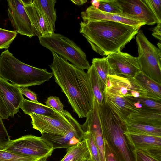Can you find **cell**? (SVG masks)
I'll use <instances>...</instances> for the list:
<instances>
[{
    "label": "cell",
    "mask_w": 161,
    "mask_h": 161,
    "mask_svg": "<svg viewBox=\"0 0 161 161\" xmlns=\"http://www.w3.org/2000/svg\"><path fill=\"white\" fill-rule=\"evenodd\" d=\"M49 67L55 81L79 118H86L92 110L94 95L88 74L54 52Z\"/></svg>",
    "instance_id": "obj_1"
},
{
    "label": "cell",
    "mask_w": 161,
    "mask_h": 161,
    "mask_svg": "<svg viewBox=\"0 0 161 161\" xmlns=\"http://www.w3.org/2000/svg\"><path fill=\"white\" fill-rule=\"evenodd\" d=\"M80 25V32L92 49L101 56L121 51L135 38L140 28L109 21H81Z\"/></svg>",
    "instance_id": "obj_2"
},
{
    "label": "cell",
    "mask_w": 161,
    "mask_h": 161,
    "mask_svg": "<svg viewBox=\"0 0 161 161\" xmlns=\"http://www.w3.org/2000/svg\"><path fill=\"white\" fill-rule=\"evenodd\" d=\"M53 76L47 70L27 64L17 59L8 49L0 56V77L21 87L40 85Z\"/></svg>",
    "instance_id": "obj_3"
},
{
    "label": "cell",
    "mask_w": 161,
    "mask_h": 161,
    "mask_svg": "<svg viewBox=\"0 0 161 161\" xmlns=\"http://www.w3.org/2000/svg\"><path fill=\"white\" fill-rule=\"evenodd\" d=\"M97 107L104 139L110 141L121 161H133L123 122L106 103L101 105L97 103Z\"/></svg>",
    "instance_id": "obj_4"
},
{
    "label": "cell",
    "mask_w": 161,
    "mask_h": 161,
    "mask_svg": "<svg viewBox=\"0 0 161 161\" xmlns=\"http://www.w3.org/2000/svg\"><path fill=\"white\" fill-rule=\"evenodd\" d=\"M38 38L42 46L69 61L77 68L83 70L90 68V65L85 53L73 41L66 37L53 33Z\"/></svg>",
    "instance_id": "obj_5"
},
{
    "label": "cell",
    "mask_w": 161,
    "mask_h": 161,
    "mask_svg": "<svg viewBox=\"0 0 161 161\" xmlns=\"http://www.w3.org/2000/svg\"><path fill=\"white\" fill-rule=\"evenodd\" d=\"M136 41L141 71L161 84V49L150 42L142 30H139L136 34Z\"/></svg>",
    "instance_id": "obj_6"
},
{
    "label": "cell",
    "mask_w": 161,
    "mask_h": 161,
    "mask_svg": "<svg viewBox=\"0 0 161 161\" xmlns=\"http://www.w3.org/2000/svg\"><path fill=\"white\" fill-rule=\"evenodd\" d=\"M32 128L41 134L61 135L71 130L80 124L67 111L55 116L40 115L32 113Z\"/></svg>",
    "instance_id": "obj_7"
},
{
    "label": "cell",
    "mask_w": 161,
    "mask_h": 161,
    "mask_svg": "<svg viewBox=\"0 0 161 161\" xmlns=\"http://www.w3.org/2000/svg\"><path fill=\"white\" fill-rule=\"evenodd\" d=\"M14 153L39 158L50 157L54 150L52 147L41 137L27 135L10 140L3 149Z\"/></svg>",
    "instance_id": "obj_8"
},
{
    "label": "cell",
    "mask_w": 161,
    "mask_h": 161,
    "mask_svg": "<svg viewBox=\"0 0 161 161\" xmlns=\"http://www.w3.org/2000/svg\"><path fill=\"white\" fill-rule=\"evenodd\" d=\"M104 92L122 97L146 98V92L133 78L108 75Z\"/></svg>",
    "instance_id": "obj_9"
},
{
    "label": "cell",
    "mask_w": 161,
    "mask_h": 161,
    "mask_svg": "<svg viewBox=\"0 0 161 161\" xmlns=\"http://www.w3.org/2000/svg\"><path fill=\"white\" fill-rule=\"evenodd\" d=\"M109 68V75L133 78L141 71L137 57L120 51L107 56Z\"/></svg>",
    "instance_id": "obj_10"
},
{
    "label": "cell",
    "mask_w": 161,
    "mask_h": 161,
    "mask_svg": "<svg viewBox=\"0 0 161 161\" xmlns=\"http://www.w3.org/2000/svg\"><path fill=\"white\" fill-rule=\"evenodd\" d=\"M7 2L9 19L14 30L30 38L37 36V32L21 0H8Z\"/></svg>",
    "instance_id": "obj_11"
},
{
    "label": "cell",
    "mask_w": 161,
    "mask_h": 161,
    "mask_svg": "<svg viewBox=\"0 0 161 161\" xmlns=\"http://www.w3.org/2000/svg\"><path fill=\"white\" fill-rule=\"evenodd\" d=\"M121 6L124 16L139 21L145 25L158 23L154 15L144 0H117Z\"/></svg>",
    "instance_id": "obj_12"
},
{
    "label": "cell",
    "mask_w": 161,
    "mask_h": 161,
    "mask_svg": "<svg viewBox=\"0 0 161 161\" xmlns=\"http://www.w3.org/2000/svg\"><path fill=\"white\" fill-rule=\"evenodd\" d=\"M85 122L81 125L83 132L92 134L98 150L101 161H106L105 147L101 124L99 118L97 102L94 97L92 110L86 117Z\"/></svg>",
    "instance_id": "obj_13"
},
{
    "label": "cell",
    "mask_w": 161,
    "mask_h": 161,
    "mask_svg": "<svg viewBox=\"0 0 161 161\" xmlns=\"http://www.w3.org/2000/svg\"><path fill=\"white\" fill-rule=\"evenodd\" d=\"M0 95L10 114L13 118L19 112L24 99L19 86L0 77Z\"/></svg>",
    "instance_id": "obj_14"
},
{
    "label": "cell",
    "mask_w": 161,
    "mask_h": 161,
    "mask_svg": "<svg viewBox=\"0 0 161 161\" xmlns=\"http://www.w3.org/2000/svg\"><path fill=\"white\" fill-rule=\"evenodd\" d=\"M84 22L98 21H109L122 23L136 27H141L145 24L137 20L115 14L101 11L91 5L85 11L81 12Z\"/></svg>",
    "instance_id": "obj_15"
},
{
    "label": "cell",
    "mask_w": 161,
    "mask_h": 161,
    "mask_svg": "<svg viewBox=\"0 0 161 161\" xmlns=\"http://www.w3.org/2000/svg\"><path fill=\"white\" fill-rule=\"evenodd\" d=\"M128 142L135 150L145 152L150 151H161V136L147 135L124 130Z\"/></svg>",
    "instance_id": "obj_16"
},
{
    "label": "cell",
    "mask_w": 161,
    "mask_h": 161,
    "mask_svg": "<svg viewBox=\"0 0 161 161\" xmlns=\"http://www.w3.org/2000/svg\"><path fill=\"white\" fill-rule=\"evenodd\" d=\"M105 103L123 123L131 114L139 111L132 101L126 97H122L104 92Z\"/></svg>",
    "instance_id": "obj_17"
},
{
    "label": "cell",
    "mask_w": 161,
    "mask_h": 161,
    "mask_svg": "<svg viewBox=\"0 0 161 161\" xmlns=\"http://www.w3.org/2000/svg\"><path fill=\"white\" fill-rule=\"evenodd\" d=\"M41 135V137L48 142L53 150L58 148L67 149L84 139V132L80 124L64 135L45 133Z\"/></svg>",
    "instance_id": "obj_18"
},
{
    "label": "cell",
    "mask_w": 161,
    "mask_h": 161,
    "mask_svg": "<svg viewBox=\"0 0 161 161\" xmlns=\"http://www.w3.org/2000/svg\"><path fill=\"white\" fill-rule=\"evenodd\" d=\"M24 6L38 38L48 36L54 33V31L36 7L32 4Z\"/></svg>",
    "instance_id": "obj_19"
},
{
    "label": "cell",
    "mask_w": 161,
    "mask_h": 161,
    "mask_svg": "<svg viewBox=\"0 0 161 161\" xmlns=\"http://www.w3.org/2000/svg\"><path fill=\"white\" fill-rule=\"evenodd\" d=\"M126 120L142 124L161 127V111L142 108L138 112L130 114Z\"/></svg>",
    "instance_id": "obj_20"
},
{
    "label": "cell",
    "mask_w": 161,
    "mask_h": 161,
    "mask_svg": "<svg viewBox=\"0 0 161 161\" xmlns=\"http://www.w3.org/2000/svg\"><path fill=\"white\" fill-rule=\"evenodd\" d=\"M136 82L146 92V98L161 102V84L151 79L141 71L133 77Z\"/></svg>",
    "instance_id": "obj_21"
},
{
    "label": "cell",
    "mask_w": 161,
    "mask_h": 161,
    "mask_svg": "<svg viewBox=\"0 0 161 161\" xmlns=\"http://www.w3.org/2000/svg\"><path fill=\"white\" fill-rule=\"evenodd\" d=\"M67 152L60 161H83L91 159L86 141L83 139L67 149Z\"/></svg>",
    "instance_id": "obj_22"
},
{
    "label": "cell",
    "mask_w": 161,
    "mask_h": 161,
    "mask_svg": "<svg viewBox=\"0 0 161 161\" xmlns=\"http://www.w3.org/2000/svg\"><path fill=\"white\" fill-rule=\"evenodd\" d=\"M87 73L89 77L94 97L99 104L102 105L105 104L106 103L104 94L105 87L92 64L87 70Z\"/></svg>",
    "instance_id": "obj_23"
},
{
    "label": "cell",
    "mask_w": 161,
    "mask_h": 161,
    "mask_svg": "<svg viewBox=\"0 0 161 161\" xmlns=\"http://www.w3.org/2000/svg\"><path fill=\"white\" fill-rule=\"evenodd\" d=\"M20 108L25 114L28 115L34 113L40 115L55 116L60 113L40 103H36L24 98Z\"/></svg>",
    "instance_id": "obj_24"
},
{
    "label": "cell",
    "mask_w": 161,
    "mask_h": 161,
    "mask_svg": "<svg viewBox=\"0 0 161 161\" xmlns=\"http://www.w3.org/2000/svg\"><path fill=\"white\" fill-rule=\"evenodd\" d=\"M56 2L55 0H34L32 3L41 12L54 31L57 19L54 8Z\"/></svg>",
    "instance_id": "obj_25"
},
{
    "label": "cell",
    "mask_w": 161,
    "mask_h": 161,
    "mask_svg": "<svg viewBox=\"0 0 161 161\" xmlns=\"http://www.w3.org/2000/svg\"><path fill=\"white\" fill-rule=\"evenodd\" d=\"M123 123L125 130L128 131L161 136V127L142 124L127 120Z\"/></svg>",
    "instance_id": "obj_26"
},
{
    "label": "cell",
    "mask_w": 161,
    "mask_h": 161,
    "mask_svg": "<svg viewBox=\"0 0 161 161\" xmlns=\"http://www.w3.org/2000/svg\"><path fill=\"white\" fill-rule=\"evenodd\" d=\"M92 64L94 66L105 87L109 73V65L107 57L93 58Z\"/></svg>",
    "instance_id": "obj_27"
},
{
    "label": "cell",
    "mask_w": 161,
    "mask_h": 161,
    "mask_svg": "<svg viewBox=\"0 0 161 161\" xmlns=\"http://www.w3.org/2000/svg\"><path fill=\"white\" fill-rule=\"evenodd\" d=\"M98 1L99 5L97 8L101 11L115 14L122 12L121 7L117 0H103Z\"/></svg>",
    "instance_id": "obj_28"
},
{
    "label": "cell",
    "mask_w": 161,
    "mask_h": 161,
    "mask_svg": "<svg viewBox=\"0 0 161 161\" xmlns=\"http://www.w3.org/2000/svg\"><path fill=\"white\" fill-rule=\"evenodd\" d=\"M40 159L16 154L0 149V161H36Z\"/></svg>",
    "instance_id": "obj_29"
},
{
    "label": "cell",
    "mask_w": 161,
    "mask_h": 161,
    "mask_svg": "<svg viewBox=\"0 0 161 161\" xmlns=\"http://www.w3.org/2000/svg\"><path fill=\"white\" fill-rule=\"evenodd\" d=\"M17 33L15 30H8L0 28V49H8Z\"/></svg>",
    "instance_id": "obj_30"
},
{
    "label": "cell",
    "mask_w": 161,
    "mask_h": 161,
    "mask_svg": "<svg viewBox=\"0 0 161 161\" xmlns=\"http://www.w3.org/2000/svg\"><path fill=\"white\" fill-rule=\"evenodd\" d=\"M133 103H137L141 105L142 108H146L161 111V102L146 97H126Z\"/></svg>",
    "instance_id": "obj_31"
},
{
    "label": "cell",
    "mask_w": 161,
    "mask_h": 161,
    "mask_svg": "<svg viewBox=\"0 0 161 161\" xmlns=\"http://www.w3.org/2000/svg\"><path fill=\"white\" fill-rule=\"evenodd\" d=\"M83 132L84 139L86 141L88 147L91 159L92 161H101L98 150L92 134L88 132Z\"/></svg>",
    "instance_id": "obj_32"
},
{
    "label": "cell",
    "mask_w": 161,
    "mask_h": 161,
    "mask_svg": "<svg viewBox=\"0 0 161 161\" xmlns=\"http://www.w3.org/2000/svg\"><path fill=\"white\" fill-rule=\"evenodd\" d=\"M144 1L155 16L158 23H161V0H144Z\"/></svg>",
    "instance_id": "obj_33"
},
{
    "label": "cell",
    "mask_w": 161,
    "mask_h": 161,
    "mask_svg": "<svg viewBox=\"0 0 161 161\" xmlns=\"http://www.w3.org/2000/svg\"><path fill=\"white\" fill-rule=\"evenodd\" d=\"M45 103L46 106L60 113H63L65 111L63 109L64 105L58 97L50 96L47 98Z\"/></svg>",
    "instance_id": "obj_34"
},
{
    "label": "cell",
    "mask_w": 161,
    "mask_h": 161,
    "mask_svg": "<svg viewBox=\"0 0 161 161\" xmlns=\"http://www.w3.org/2000/svg\"><path fill=\"white\" fill-rule=\"evenodd\" d=\"M10 140L2 119L0 116V149H4Z\"/></svg>",
    "instance_id": "obj_35"
},
{
    "label": "cell",
    "mask_w": 161,
    "mask_h": 161,
    "mask_svg": "<svg viewBox=\"0 0 161 161\" xmlns=\"http://www.w3.org/2000/svg\"><path fill=\"white\" fill-rule=\"evenodd\" d=\"M134 153L137 161H158L150 155L138 150H135Z\"/></svg>",
    "instance_id": "obj_36"
},
{
    "label": "cell",
    "mask_w": 161,
    "mask_h": 161,
    "mask_svg": "<svg viewBox=\"0 0 161 161\" xmlns=\"http://www.w3.org/2000/svg\"><path fill=\"white\" fill-rule=\"evenodd\" d=\"M104 141L106 161H117L108 141L104 139Z\"/></svg>",
    "instance_id": "obj_37"
},
{
    "label": "cell",
    "mask_w": 161,
    "mask_h": 161,
    "mask_svg": "<svg viewBox=\"0 0 161 161\" xmlns=\"http://www.w3.org/2000/svg\"><path fill=\"white\" fill-rule=\"evenodd\" d=\"M20 91L22 95L25 96L31 101L37 103H39L37 101L36 94L29 89L27 87L21 88Z\"/></svg>",
    "instance_id": "obj_38"
},
{
    "label": "cell",
    "mask_w": 161,
    "mask_h": 161,
    "mask_svg": "<svg viewBox=\"0 0 161 161\" xmlns=\"http://www.w3.org/2000/svg\"><path fill=\"white\" fill-rule=\"evenodd\" d=\"M0 116L3 119H7L10 116L9 112L0 95Z\"/></svg>",
    "instance_id": "obj_39"
},
{
    "label": "cell",
    "mask_w": 161,
    "mask_h": 161,
    "mask_svg": "<svg viewBox=\"0 0 161 161\" xmlns=\"http://www.w3.org/2000/svg\"><path fill=\"white\" fill-rule=\"evenodd\" d=\"M152 35L159 40H161V23L157 24V25L152 30Z\"/></svg>",
    "instance_id": "obj_40"
},
{
    "label": "cell",
    "mask_w": 161,
    "mask_h": 161,
    "mask_svg": "<svg viewBox=\"0 0 161 161\" xmlns=\"http://www.w3.org/2000/svg\"><path fill=\"white\" fill-rule=\"evenodd\" d=\"M71 1L75 4L80 5H82L83 4L86 3L87 1V0H71Z\"/></svg>",
    "instance_id": "obj_41"
},
{
    "label": "cell",
    "mask_w": 161,
    "mask_h": 161,
    "mask_svg": "<svg viewBox=\"0 0 161 161\" xmlns=\"http://www.w3.org/2000/svg\"><path fill=\"white\" fill-rule=\"evenodd\" d=\"M159 49H161V43L158 42L157 44Z\"/></svg>",
    "instance_id": "obj_42"
},
{
    "label": "cell",
    "mask_w": 161,
    "mask_h": 161,
    "mask_svg": "<svg viewBox=\"0 0 161 161\" xmlns=\"http://www.w3.org/2000/svg\"><path fill=\"white\" fill-rule=\"evenodd\" d=\"M90 159H88V160H84L83 161H90Z\"/></svg>",
    "instance_id": "obj_43"
},
{
    "label": "cell",
    "mask_w": 161,
    "mask_h": 161,
    "mask_svg": "<svg viewBox=\"0 0 161 161\" xmlns=\"http://www.w3.org/2000/svg\"><path fill=\"white\" fill-rule=\"evenodd\" d=\"M90 161H92L91 159H90Z\"/></svg>",
    "instance_id": "obj_44"
}]
</instances>
